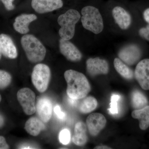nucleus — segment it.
I'll return each instance as SVG.
<instances>
[{
  "label": "nucleus",
  "instance_id": "obj_1",
  "mask_svg": "<svg viewBox=\"0 0 149 149\" xmlns=\"http://www.w3.org/2000/svg\"><path fill=\"white\" fill-rule=\"evenodd\" d=\"M64 77L67 84V94L70 98L77 100L83 99L91 91L90 83L81 72L69 70L65 72Z\"/></svg>",
  "mask_w": 149,
  "mask_h": 149
},
{
  "label": "nucleus",
  "instance_id": "obj_2",
  "mask_svg": "<svg viewBox=\"0 0 149 149\" xmlns=\"http://www.w3.org/2000/svg\"><path fill=\"white\" fill-rule=\"evenodd\" d=\"M21 43L29 61L36 63L44 59L46 54L45 48L35 36L24 35L22 37Z\"/></svg>",
  "mask_w": 149,
  "mask_h": 149
},
{
  "label": "nucleus",
  "instance_id": "obj_3",
  "mask_svg": "<svg viewBox=\"0 0 149 149\" xmlns=\"http://www.w3.org/2000/svg\"><path fill=\"white\" fill-rule=\"evenodd\" d=\"M81 14V22L84 28L95 34H98L103 31V20L97 8L87 6L82 9Z\"/></svg>",
  "mask_w": 149,
  "mask_h": 149
},
{
  "label": "nucleus",
  "instance_id": "obj_4",
  "mask_svg": "<svg viewBox=\"0 0 149 149\" xmlns=\"http://www.w3.org/2000/svg\"><path fill=\"white\" fill-rule=\"evenodd\" d=\"M80 17L79 13L74 9L69 10L59 16L58 22L61 27L59 30V35L61 39L69 40L73 38L75 25Z\"/></svg>",
  "mask_w": 149,
  "mask_h": 149
},
{
  "label": "nucleus",
  "instance_id": "obj_5",
  "mask_svg": "<svg viewBox=\"0 0 149 149\" xmlns=\"http://www.w3.org/2000/svg\"><path fill=\"white\" fill-rule=\"evenodd\" d=\"M50 77V70L47 65L40 63L34 67L32 74V83L40 93L47 91Z\"/></svg>",
  "mask_w": 149,
  "mask_h": 149
},
{
  "label": "nucleus",
  "instance_id": "obj_6",
  "mask_svg": "<svg viewBox=\"0 0 149 149\" xmlns=\"http://www.w3.org/2000/svg\"><path fill=\"white\" fill-rule=\"evenodd\" d=\"M17 97L25 114L31 115L35 113L36 95L33 91L29 88H22L17 92Z\"/></svg>",
  "mask_w": 149,
  "mask_h": 149
},
{
  "label": "nucleus",
  "instance_id": "obj_7",
  "mask_svg": "<svg viewBox=\"0 0 149 149\" xmlns=\"http://www.w3.org/2000/svg\"><path fill=\"white\" fill-rule=\"evenodd\" d=\"M107 120L103 115L94 113L89 115L86 119V125L91 136H97L106 126Z\"/></svg>",
  "mask_w": 149,
  "mask_h": 149
},
{
  "label": "nucleus",
  "instance_id": "obj_8",
  "mask_svg": "<svg viewBox=\"0 0 149 149\" xmlns=\"http://www.w3.org/2000/svg\"><path fill=\"white\" fill-rule=\"evenodd\" d=\"M135 76L141 88L149 90V59L143 60L136 65Z\"/></svg>",
  "mask_w": 149,
  "mask_h": 149
},
{
  "label": "nucleus",
  "instance_id": "obj_9",
  "mask_svg": "<svg viewBox=\"0 0 149 149\" xmlns=\"http://www.w3.org/2000/svg\"><path fill=\"white\" fill-rule=\"evenodd\" d=\"M88 74L92 77L99 74H106L109 71V65L105 60L100 58H90L86 61Z\"/></svg>",
  "mask_w": 149,
  "mask_h": 149
},
{
  "label": "nucleus",
  "instance_id": "obj_10",
  "mask_svg": "<svg viewBox=\"0 0 149 149\" xmlns=\"http://www.w3.org/2000/svg\"><path fill=\"white\" fill-rule=\"evenodd\" d=\"M118 56L125 63L128 65H133L141 58V51L136 45H128L119 51Z\"/></svg>",
  "mask_w": 149,
  "mask_h": 149
},
{
  "label": "nucleus",
  "instance_id": "obj_11",
  "mask_svg": "<svg viewBox=\"0 0 149 149\" xmlns=\"http://www.w3.org/2000/svg\"><path fill=\"white\" fill-rule=\"evenodd\" d=\"M59 49L61 53L70 61H79L82 58L80 51L68 40L61 38L59 40Z\"/></svg>",
  "mask_w": 149,
  "mask_h": 149
},
{
  "label": "nucleus",
  "instance_id": "obj_12",
  "mask_svg": "<svg viewBox=\"0 0 149 149\" xmlns=\"http://www.w3.org/2000/svg\"><path fill=\"white\" fill-rule=\"evenodd\" d=\"M63 6L61 0H32V6L39 13L50 12L61 8Z\"/></svg>",
  "mask_w": 149,
  "mask_h": 149
},
{
  "label": "nucleus",
  "instance_id": "obj_13",
  "mask_svg": "<svg viewBox=\"0 0 149 149\" xmlns=\"http://www.w3.org/2000/svg\"><path fill=\"white\" fill-rule=\"evenodd\" d=\"M0 51L2 55L10 59L16 58L17 50L11 38L8 35H0Z\"/></svg>",
  "mask_w": 149,
  "mask_h": 149
},
{
  "label": "nucleus",
  "instance_id": "obj_14",
  "mask_svg": "<svg viewBox=\"0 0 149 149\" xmlns=\"http://www.w3.org/2000/svg\"><path fill=\"white\" fill-rule=\"evenodd\" d=\"M36 110L40 119L44 123L49 121L52 113V104L47 97L39 99L36 105Z\"/></svg>",
  "mask_w": 149,
  "mask_h": 149
},
{
  "label": "nucleus",
  "instance_id": "obj_15",
  "mask_svg": "<svg viewBox=\"0 0 149 149\" xmlns=\"http://www.w3.org/2000/svg\"><path fill=\"white\" fill-rule=\"evenodd\" d=\"M112 15L116 24L121 29H126L130 27L131 16L124 8L120 6L115 7L113 9Z\"/></svg>",
  "mask_w": 149,
  "mask_h": 149
},
{
  "label": "nucleus",
  "instance_id": "obj_16",
  "mask_svg": "<svg viewBox=\"0 0 149 149\" xmlns=\"http://www.w3.org/2000/svg\"><path fill=\"white\" fill-rule=\"evenodd\" d=\"M37 17L34 14H22L15 18L13 24L15 29L22 34H27L29 31V24L37 19Z\"/></svg>",
  "mask_w": 149,
  "mask_h": 149
},
{
  "label": "nucleus",
  "instance_id": "obj_17",
  "mask_svg": "<svg viewBox=\"0 0 149 149\" xmlns=\"http://www.w3.org/2000/svg\"><path fill=\"white\" fill-rule=\"evenodd\" d=\"M87 127V125L82 121L75 124L72 141L76 146H82L87 143L88 139Z\"/></svg>",
  "mask_w": 149,
  "mask_h": 149
},
{
  "label": "nucleus",
  "instance_id": "obj_18",
  "mask_svg": "<svg viewBox=\"0 0 149 149\" xmlns=\"http://www.w3.org/2000/svg\"><path fill=\"white\" fill-rule=\"evenodd\" d=\"M24 129L29 135L37 136L41 131L46 129V126L41 119L33 117L30 118L26 121Z\"/></svg>",
  "mask_w": 149,
  "mask_h": 149
},
{
  "label": "nucleus",
  "instance_id": "obj_19",
  "mask_svg": "<svg viewBox=\"0 0 149 149\" xmlns=\"http://www.w3.org/2000/svg\"><path fill=\"white\" fill-rule=\"evenodd\" d=\"M132 117L139 120V127L141 130H146L149 127V106L133 111L131 113Z\"/></svg>",
  "mask_w": 149,
  "mask_h": 149
},
{
  "label": "nucleus",
  "instance_id": "obj_20",
  "mask_svg": "<svg viewBox=\"0 0 149 149\" xmlns=\"http://www.w3.org/2000/svg\"><path fill=\"white\" fill-rule=\"evenodd\" d=\"M113 65L116 70L123 78L127 80H131L133 79V70L125 63H123L120 59L115 58L113 61Z\"/></svg>",
  "mask_w": 149,
  "mask_h": 149
},
{
  "label": "nucleus",
  "instance_id": "obj_21",
  "mask_svg": "<svg viewBox=\"0 0 149 149\" xmlns=\"http://www.w3.org/2000/svg\"><path fill=\"white\" fill-rule=\"evenodd\" d=\"M97 106V100L92 96L84 98L78 105V110L83 113H88L96 109Z\"/></svg>",
  "mask_w": 149,
  "mask_h": 149
},
{
  "label": "nucleus",
  "instance_id": "obj_22",
  "mask_svg": "<svg viewBox=\"0 0 149 149\" xmlns=\"http://www.w3.org/2000/svg\"><path fill=\"white\" fill-rule=\"evenodd\" d=\"M148 100L146 96L139 91H135L131 95L132 106L136 109H141L147 105Z\"/></svg>",
  "mask_w": 149,
  "mask_h": 149
},
{
  "label": "nucleus",
  "instance_id": "obj_23",
  "mask_svg": "<svg viewBox=\"0 0 149 149\" xmlns=\"http://www.w3.org/2000/svg\"><path fill=\"white\" fill-rule=\"evenodd\" d=\"M12 76L8 72L0 69V90L6 89L10 85Z\"/></svg>",
  "mask_w": 149,
  "mask_h": 149
},
{
  "label": "nucleus",
  "instance_id": "obj_24",
  "mask_svg": "<svg viewBox=\"0 0 149 149\" xmlns=\"http://www.w3.org/2000/svg\"><path fill=\"white\" fill-rule=\"evenodd\" d=\"M120 98V96L116 94H113L112 95L111 98L110 107L108 109L110 114L115 115L118 113L117 102Z\"/></svg>",
  "mask_w": 149,
  "mask_h": 149
},
{
  "label": "nucleus",
  "instance_id": "obj_25",
  "mask_svg": "<svg viewBox=\"0 0 149 149\" xmlns=\"http://www.w3.org/2000/svg\"><path fill=\"white\" fill-rule=\"evenodd\" d=\"M59 140L60 143L63 145L69 144L70 140V133L69 130L67 129L62 130L59 135Z\"/></svg>",
  "mask_w": 149,
  "mask_h": 149
},
{
  "label": "nucleus",
  "instance_id": "obj_26",
  "mask_svg": "<svg viewBox=\"0 0 149 149\" xmlns=\"http://www.w3.org/2000/svg\"><path fill=\"white\" fill-rule=\"evenodd\" d=\"M139 34L141 37L149 41V24L139 29Z\"/></svg>",
  "mask_w": 149,
  "mask_h": 149
},
{
  "label": "nucleus",
  "instance_id": "obj_27",
  "mask_svg": "<svg viewBox=\"0 0 149 149\" xmlns=\"http://www.w3.org/2000/svg\"><path fill=\"white\" fill-rule=\"evenodd\" d=\"M54 111L59 119H61V120H64L66 118V114L64 112L61 111L59 106H56L54 109Z\"/></svg>",
  "mask_w": 149,
  "mask_h": 149
},
{
  "label": "nucleus",
  "instance_id": "obj_28",
  "mask_svg": "<svg viewBox=\"0 0 149 149\" xmlns=\"http://www.w3.org/2000/svg\"><path fill=\"white\" fill-rule=\"evenodd\" d=\"M1 1L2 2L7 10H11L14 8V6L13 4V2L14 0H1Z\"/></svg>",
  "mask_w": 149,
  "mask_h": 149
},
{
  "label": "nucleus",
  "instance_id": "obj_29",
  "mask_svg": "<svg viewBox=\"0 0 149 149\" xmlns=\"http://www.w3.org/2000/svg\"><path fill=\"white\" fill-rule=\"evenodd\" d=\"M9 146L7 143L5 138L2 136H0V149H8Z\"/></svg>",
  "mask_w": 149,
  "mask_h": 149
},
{
  "label": "nucleus",
  "instance_id": "obj_30",
  "mask_svg": "<svg viewBox=\"0 0 149 149\" xmlns=\"http://www.w3.org/2000/svg\"><path fill=\"white\" fill-rule=\"evenodd\" d=\"M143 16L145 21L149 24V8L146 9L144 11Z\"/></svg>",
  "mask_w": 149,
  "mask_h": 149
},
{
  "label": "nucleus",
  "instance_id": "obj_31",
  "mask_svg": "<svg viewBox=\"0 0 149 149\" xmlns=\"http://www.w3.org/2000/svg\"><path fill=\"white\" fill-rule=\"evenodd\" d=\"M5 119L3 116L0 113V128H2L4 125Z\"/></svg>",
  "mask_w": 149,
  "mask_h": 149
},
{
  "label": "nucleus",
  "instance_id": "obj_32",
  "mask_svg": "<svg viewBox=\"0 0 149 149\" xmlns=\"http://www.w3.org/2000/svg\"><path fill=\"white\" fill-rule=\"evenodd\" d=\"M95 149H111V148H110V147L108 146H97L95 147L94 148Z\"/></svg>",
  "mask_w": 149,
  "mask_h": 149
},
{
  "label": "nucleus",
  "instance_id": "obj_33",
  "mask_svg": "<svg viewBox=\"0 0 149 149\" xmlns=\"http://www.w3.org/2000/svg\"><path fill=\"white\" fill-rule=\"evenodd\" d=\"M77 100L69 98V102L71 104L73 105H75L77 104Z\"/></svg>",
  "mask_w": 149,
  "mask_h": 149
},
{
  "label": "nucleus",
  "instance_id": "obj_34",
  "mask_svg": "<svg viewBox=\"0 0 149 149\" xmlns=\"http://www.w3.org/2000/svg\"><path fill=\"white\" fill-rule=\"evenodd\" d=\"M2 56V54L1 53V51H0V60H1V58Z\"/></svg>",
  "mask_w": 149,
  "mask_h": 149
},
{
  "label": "nucleus",
  "instance_id": "obj_35",
  "mask_svg": "<svg viewBox=\"0 0 149 149\" xmlns=\"http://www.w3.org/2000/svg\"><path fill=\"white\" fill-rule=\"evenodd\" d=\"M1 95H0V102H1Z\"/></svg>",
  "mask_w": 149,
  "mask_h": 149
}]
</instances>
